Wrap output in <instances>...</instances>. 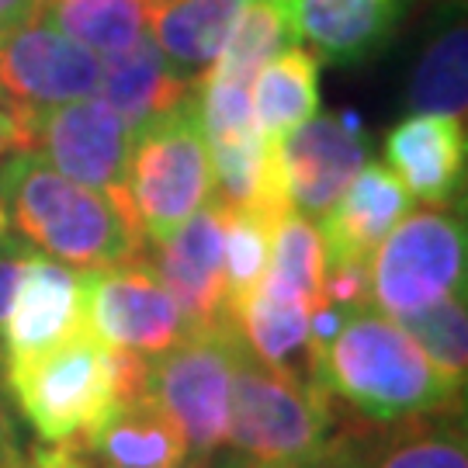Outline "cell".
Instances as JSON below:
<instances>
[{"label":"cell","mask_w":468,"mask_h":468,"mask_svg":"<svg viewBox=\"0 0 468 468\" xmlns=\"http://www.w3.org/2000/svg\"><path fill=\"white\" fill-rule=\"evenodd\" d=\"M17 129H21L17 153H32L56 174L133 208L129 205L133 129L98 94L32 115H17Z\"/></svg>","instance_id":"cell-8"},{"label":"cell","mask_w":468,"mask_h":468,"mask_svg":"<svg viewBox=\"0 0 468 468\" xmlns=\"http://www.w3.org/2000/svg\"><path fill=\"white\" fill-rule=\"evenodd\" d=\"M87 468H187V444L146 396L122 402L84 434L69 437Z\"/></svg>","instance_id":"cell-16"},{"label":"cell","mask_w":468,"mask_h":468,"mask_svg":"<svg viewBox=\"0 0 468 468\" xmlns=\"http://www.w3.org/2000/svg\"><path fill=\"white\" fill-rule=\"evenodd\" d=\"M413 208L410 191L385 164H365L323 216V257L330 264H368L375 247Z\"/></svg>","instance_id":"cell-15"},{"label":"cell","mask_w":468,"mask_h":468,"mask_svg":"<svg viewBox=\"0 0 468 468\" xmlns=\"http://www.w3.org/2000/svg\"><path fill=\"white\" fill-rule=\"evenodd\" d=\"M250 112L271 143L319 112V59L302 46L278 52L253 73Z\"/></svg>","instance_id":"cell-21"},{"label":"cell","mask_w":468,"mask_h":468,"mask_svg":"<svg viewBox=\"0 0 468 468\" xmlns=\"http://www.w3.org/2000/svg\"><path fill=\"white\" fill-rule=\"evenodd\" d=\"M468 108V42L465 21L458 17L423 49L410 80L413 115H448L465 122Z\"/></svg>","instance_id":"cell-25"},{"label":"cell","mask_w":468,"mask_h":468,"mask_svg":"<svg viewBox=\"0 0 468 468\" xmlns=\"http://www.w3.org/2000/svg\"><path fill=\"white\" fill-rule=\"evenodd\" d=\"M468 239L462 212L423 205L392 226L368 261L371 305L385 316L417 313L444 295L465 292Z\"/></svg>","instance_id":"cell-7"},{"label":"cell","mask_w":468,"mask_h":468,"mask_svg":"<svg viewBox=\"0 0 468 468\" xmlns=\"http://www.w3.org/2000/svg\"><path fill=\"white\" fill-rule=\"evenodd\" d=\"M0 212L28 247L77 271H108L150 253L133 208L56 174L32 153L0 164Z\"/></svg>","instance_id":"cell-1"},{"label":"cell","mask_w":468,"mask_h":468,"mask_svg":"<svg viewBox=\"0 0 468 468\" xmlns=\"http://www.w3.org/2000/svg\"><path fill=\"white\" fill-rule=\"evenodd\" d=\"M35 11H38V0H0V32L32 17Z\"/></svg>","instance_id":"cell-29"},{"label":"cell","mask_w":468,"mask_h":468,"mask_svg":"<svg viewBox=\"0 0 468 468\" xmlns=\"http://www.w3.org/2000/svg\"><path fill=\"white\" fill-rule=\"evenodd\" d=\"M278 167L288 191L292 212L305 218H323L365 167L368 143L361 135L357 115H313L299 129L274 139Z\"/></svg>","instance_id":"cell-11"},{"label":"cell","mask_w":468,"mask_h":468,"mask_svg":"<svg viewBox=\"0 0 468 468\" xmlns=\"http://www.w3.org/2000/svg\"><path fill=\"white\" fill-rule=\"evenodd\" d=\"M319 468H468L465 423L454 413L406 420L368 448L330 441Z\"/></svg>","instance_id":"cell-17"},{"label":"cell","mask_w":468,"mask_h":468,"mask_svg":"<svg viewBox=\"0 0 468 468\" xmlns=\"http://www.w3.org/2000/svg\"><path fill=\"white\" fill-rule=\"evenodd\" d=\"M84 326L101 344L146 361L167 354L191 330L150 253L122 268L84 271Z\"/></svg>","instance_id":"cell-9"},{"label":"cell","mask_w":468,"mask_h":468,"mask_svg":"<svg viewBox=\"0 0 468 468\" xmlns=\"http://www.w3.org/2000/svg\"><path fill=\"white\" fill-rule=\"evenodd\" d=\"M28 253H32V247L7 226V218L0 212V323H4L11 302H15L17 282H21V271H25Z\"/></svg>","instance_id":"cell-28"},{"label":"cell","mask_w":468,"mask_h":468,"mask_svg":"<svg viewBox=\"0 0 468 468\" xmlns=\"http://www.w3.org/2000/svg\"><path fill=\"white\" fill-rule=\"evenodd\" d=\"M323 271H326V257H323V236L316 222L288 208L274 222L271 261L257 292L282 302H302L313 309L323 299Z\"/></svg>","instance_id":"cell-24"},{"label":"cell","mask_w":468,"mask_h":468,"mask_svg":"<svg viewBox=\"0 0 468 468\" xmlns=\"http://www.w3.org/2000/svg\"><path fill=\"white\" fill-rule=\"evenodd\" d=\"M247 0H150V38L185 77L208 73Z\"/></svg>","instance_id":"cell-20"},{"label":"cell","mask_w":468,"mask_h":468,"mask_svg":"<svg viewBox=\"0 0 468 468\" xmlns=\"http://www.w3.org/2000/svg\"><path fill=\"white\" fill-rule=\"evenodd\" d=\"M201 468H250V462H247V458H239V454H212V458H208V462H205V465Z\"/></svg>","instance_id":"cell-30"},{"label":"cell","mask_w":468,"mask_h":468,"mask_svg":"<svg viewBox=\"0 0 468 468\" xmlns=\"http://www.w3.org/2000/svg\"><path fill=\"white\" fill-rule=\"evenodd\" d=\"M38 15L108 59L135 46L150 25V0H42Z\"/></svg>","instance_id":"cell-23"},{"label":"cell","mask_w":468,"mask_h":468,"mask_svg":"<svg viewBox=\"0 0 468 468\" xmlns=\"http://www.w3.org/2000/svg\"><path fill=\"white\" fill-rule=\"evenodd\" d=\"M212 198V160L198 122L195 90L185 104L150 118L133 133L129 205L150 247L170 236Z\"/></svg>","instance_id":"cell-5"},{"label":"cell","mask_w":468,"mask_h":468,"mask_svg":"<svg viewBox=\"0 0 468 468\" xmlns=\"http://www.w3.org/2000/svg\"><path fill=\"white\" fill-rule=\"evenodd\" d=\"M309 305L302 302L271 299L264 292H253L247 302L233 309V326L243 347L274 368L299 371L302 378L313 382L309 375ZM319 385V382H316Z\"/></svg>","instance_id":"cell-22"},{"label":"cell","mask_w":468,"mask_h":468,"mask_svg":"<svg viewBox=\"0 0 468 468\" xmlns=\"http://www.w3.org/2000/svg\"><path fill=\"white\" fill-rule=\"evenodd\" d=\"M278 218L253 212V208H229L222 218V274H226V313L233 316L239 302H247L261 288V278L271 261V233Z\"/></svg>","instance_id":"cell-27"},{"label":"cell","mask_w":468,"mask_h":468,"mask_svg":"<svg viewBox=\"0 0 468 468\" xmlns=\"http://www.w3.org/2000/svg\"><path fill=\"white\" fill-rule=\"evenodd\" d=\"M316 382L326 396L344 399L354 413L382 427L454 413L462 399L399 323L375 305L347 309L316 361Z\"/></svg>","instance_id":"cell-2"},{"label":"cell","mask_w":468,"mask_h":468,"mask_svg":"<svg viewBox=\"0 0 468 468\" xmlns=\"http://www.w3.org/2000/svg\"><path fill=\"white\" fill-rule=\"evenodd\" d=\"M410 0H299V32L330 63H361L392 38Z\"/></svg>","instance_id":"cell-19"},{"label":"cell","mask_w":468,"mask_h":468,"mask_svg":"<svg viewBox=\"0 0 468 468\" xmlns=\"http://www.w3.org/2000/svg\"><path fill=\"white\" fill-rule=\"evenodd\" d=\"M222 218L226 205L212 195L167 243L156 247L153 268L167 284L191 330L229 323L222 274Z\"/></svg>","instance_id":"cell-13"},{"label":"cell","mask_w":468,"mask_h":468,"mask_svg":"<svg viewBox=\"0 0 468 468\" xmlns=\"http://www.w3.org/2000/svg\"><path fill=\"white\" fill-rule=\"evenodd\" d=\"M104 59L73 42L35 11L0 32V94L15 115L94 98Z\"/></svg>","instance_id":"cell-10"},{"label":"cell","mask_w":468,"mask_h":468,"mask_svg":"<svg viewBox=\"0 0 468 468\" xmlns=\"http://www.w3.org/2000/svg\"><path fill=\"white\" fill-rule=\"evenodd\" d=\"M239 351L243 340L229 319L205 330H187L181 344L153 357L146 368V399L181 431L187 468H201L226 448Z\"/></svg>","instance_id":"cell-6"},{"label":"cell","mask_w":468,"mask_h":468,"mask_svg":"<svg viewBox=\"0 0 468 468\" xmlns=\"http://www.w3.org/2000/svg\"><path fill=\"white\" fill-rule=\"evenodd\" d=\"M250 468H319L316 462H274V465H250Z\"/></svg>","instance_id":"cell-31"},{"label":"cell","mask_w":468,"mask_h":468,"mask_svg":"<svg viewBox=\"0 0 468 468\" xmlns=\"http://www.w3.org/2000/svg\"><path fill=\"white\" fill-rule=\"evenodd\" d=\"M465 122L448 115H410L385 135V167L423 205H448L465 185Z\"/></svg>","instance_id":"cell-14"},{"label":"cell","mask_w":468,"mask_h":468,"mask_svg":"<svg viewBox=\"0 0 468 468\" xmlns=\"http://www.w3.org/2000/svg\"><path fill=\"white\" fill-rule=\"evenodd\" d=\"M402 330L420 351L427 354V361L441 371V378L452 388H465V368H468V316H465V292L444 295V299L423 305L417 313L396 316Z\"/></svg>","instance_id":"cell-26"},{"label":"cell","mask_w":468,"mask_h":468,"mask_svg":"<svg viewBox=\"0 0 468 468\" xmlns=\"http://www.w3.org/2000/svg\"><path fill=\"white\" fill-rule=\"evenodd\" d=\"M330 402L323 385L239 351L229 392V452L250 465L316 462L330 444Z\"/></svg>","instance_id":"cell-4"},{"label":"cell","mask_w":468,"mask_h":468,"mask_svg":"<svg viewBox=\"0 0 468 468\" xmlns=\"http://www.w3.org/2000/svg\"><path fill=\"white\" fill-rule=\"evenodd\" d=\"M38 4H42V0H38Z\"/></svg>","instance_id":"cell-32"},{"label":"cell","mask_w":468,"mask_h":468,"mask_svg":"<svg viewBox=\"0 0 468 468\" xmlns=\"http://www.w3.org/2000/svg\"><path fill=\"white\" fill-rule=\"evenodd\" d=\"M191 90H195V80L174 67L146 32L135 46L104 59L98 98L112 104L122 122L135 133L150 118L185 104Z\"/></svg>","instance_id":"cell-18"},{"label":"cell","mask_w":468,"mask_h":468,"mask_svg":"<svg viewBox=\"0 0 468 468\" xmlns=\"http://www.w3.org/2000/svg\"><path fill=\"white\" fill-rule=\"evenodd\" d=\"M150 361L101 344L90 330L59 347L21 361H4L0 375L42 444H59L98 427L122 402L146 396Z\"/></svg>","instance_id":"cell-3"},{"label":"cell","mask_w":468,"mask_h":468,"mask_svg":"<svg viewBox=\"0 0 468 468\" xmlns=\"http://www.w3.org/2000/svg\"><path fill=\"white\" fill-rule=\"evenodd\" d=\"M84 326V271L32 247L15 302L0 323V365L59 347Z\"/></svg>","instance_id":"cell-12"}]
</instances>
